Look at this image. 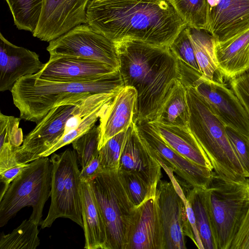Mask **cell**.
<instances>
[{"label":"cell","mask_w":249,"mask_h":249,"mask_svg":"<svg viewBox=\"0 0 249 249\" xmlns=\"http://www.w3.org/2000/svg\"><path fill=\"white\" fill-rule=\"evenodd\" d=\"M87 24L112 41L169 47L187 26L168 0H91Z\"/></svg>","instance_id":"cell-1"},{"label":"cell","mask_w":249,"mask_h":249,"mask_svg":"<svg viewBox=\"0 0 249 249\" xmlns=\"http://www.w3.org/2000/svg\"><path fill=\"white\" fill-rule=\"evenodd\" d=\"M216 64L230 80L249 68V28L224 41L214 38Z\"/></svg>","instance_id":"cell-21"},{"label":"cell","mask_w":249,"mask_h":249,"mask_svg":"<svg viewBox=\"0 0 249 249\" xmlns=\"http://www.w3.org/2000/svg\"><path fill=\"white\" fill-rule=\"evenodd\" d=\"M18 30L32 34L36 30L41 14L43 0H5Z\"/></svg>","instance_id":"cell-27"},{"label":"cell","mask_w":249,"mask_h":249,"mask_svg":"<svg viewBox=\"0 0 249 249\" xmlns=\"http://www.w3.org/2000/svg\"><path fill=\"white\" fill-rule=\"evenodd\" d=\"M230 249H249V207Z\"/></svg>","instance_id":"cell-38"},{"label":"cell","mask_w":249,"mask_h":249,"mask_svg":"<svg viewBox=\"0 0 249 249\" xmlns=\"http://www.w3.org/2000/svg\"><path fill=\"white\" fill-rule=\"evenodd\" d=\"M39 225L32 219H25L13 231L1 235L0 249H35L40 244Z\"/></svg>","instance_id":"cell-28"},{"label":"cell","mask_w":249,"mask_h":249,"mask_svg":"<svg viewBox=\"0 0 249 249\" xmlns=\"http://www.w3.org/2000/svg\"><path fill=\"white\" fill-rule=\"evenodd\" d=\"M50 58L70 56L92 59L119 68L115 44L95 31L88 24H81L49 42Z\"/></svg>","instance_id":"cell-10"},{"label":"cell","mask_w":249,"mask_h":249,"mask_svg":"<svg viewBox=\"0 0 249 249\" xmlns=\"http://www.w3.org/2000/svg\"><path fill=\"white\" fill-rule=\"evenodd\" d=\"M118 69L103 62L76 57L50 58L36 77L44 80L85 82L98 80Z\"/></svg>","instance_id":"cell-16"},{"label":"cell","mask_w":249,"mask_h":249,"mask_svg":"<svg viewBox=\"0 0 249 249\" xmlns=\"http://www.w3.org/2000/svg\"><path fill=\"white\" fill-rule=\"evenodd\" d=\"M126 249H164V231L157 195L136 208Z\"/></svg>","instance_id":"cell-18"},{"label":"cell","mask_w":249,"mask_h":249,"mask_svg":"<svg viewBox=\"0 0 249 249\" xmlns=\"http://www.w3.org/2000/svg\"><path fill=\"white\" fill-rule=\"evenodd\" d=\"M28 163H19L17 166L10 168L0 173V181L4 184V187L1 193L0 199L1 198L7 190L10 183L20 173L24 167Z\"/></svg>","instance_id":"cell-39"},{"label":"cell","mask_w":249,"mask_h":249,"mask_svg":"<svg viewBox=\"0 0 249 249\" xmlns=\"http://www.w3.org/2000/svg\"><path fill=\"white\" fill-rule=\"evenodd\" d=\"M91 0H43L39 22L33 36L49 42L74 27L87 23V8Z\"/></svg>","instance_id":"cell-14"},{"label":"cell","mask_w":249,"mask_h":249,"mask_svg":"<svg viewBox=\"0 0 249 249\" xmlns=\"http://www.w3.org/2000/svg\"><path fill=\"white\" fill-rule=\"evenodd\" d=\"M160 162L147 151L133 123L127 131L119 166V171L138 174L153 189H157L162 177Z\"/></svg>","instance_id":"cell-19"},{"label":"cell","mask_w":249,"mask_h":249,"mask_svg":"<svg viewBox=\"0 0 249 249\" xmlns=\"http://www.w3.org/2000/svg\"><path fill=\"white\" fill-rule=\"evenodd\" d=\"M169 48L178 60L200 72L187 26L178 33Z\"/></svg>","instance_id":"cell-34"},{"label":"cell","mask_w":249,"mask_h":249,"mask_svg":"<svg viewBox=\"0 0 249 249\" xmlns=\"http://www.w3.org/2000/svg\"><path fill=\"white\" fill-rule=\"evenodd\" d=\"M187 29L202 76L210 81L223 84L224 78L214 56V38L205 30L188 26Z\"/></svg>","instance_id":"cell-24"},{"label":"cell","mask_w":249,"mask_h":249,"mask_svg":"<svg viewBox=\"0 0 249 249\" xmlns=\"http://www.w3.org/2000/svg\"><path fill=\"white\" fill-rule=\"evenodd\" d=\"M230 143L244 170L249 178V137L226 126Z\"/></svg>","instance_id":"cell-36"},{"label":"cell","mask_w":249,"mask_h":249,"mask_svg":"<svg viewBox=\"0 0 249 249\" xmlns=\"http://www.w3.org/2000/svg\"><path fill=\"white\" fill-rule=\"evenodd\" d=\"M230 86L249 118V68L230 80Z\"/></svg>","instance_id":"cell-37"},{"label":"cell","mask_w":249,"mask_h":249,"mask_svg":"<svg viewBox=\"0 0 249 249\" xmlns=\"http://www.w3.org/2000/svg\"><path fill=\"white\" fill-rule=\"evenodd\" d=\"M187 26L206 30V0H168Z\"/></svg>","instance_id":"cell-30"},{"label":"cell","mask_w":249,"mask_h":249,"mask_svg":"<svg viewBox=\"0 0 249 249\" xmlns=\"http://www.w3.org/2000/svg\"><path fill=\"white\" fill-rule=\"evenodd\" d=\"M206 30L224 41L249 28V0H206Z\"/></svg>","instance_id":"cell-15"},{"label":"cell","mask_w":249,"mask_h":249,"mask_svg":"<svg viewBox=\"0 0 249 249\" xmlns=\"http://www.w3.org/2000/svg\"><path fill=\"white\" fill-rule=\"evenodd\" d=\"M124 87L119 70L97 80L63 82L44 80L36 74L22 77L10 91L21 119L36 124L53 108Z\"/></svg>","instance_id":"cell-3"},{"label":"cell","mask_w":249,"mask_h":249,"mask_svg":"<svg viewBox=\"0 0 249 249\" xmlns=\"http://www.w3.org/2000/svg\"><path fill=\"white\" fill-rule=\"evenodd\" d=\"M115 44L124 86L137 92L133 123L154 121L179 80L178 59L169 47L132 40Z\"/></svg>","instance_id":"cell-2"},{"label":"cell","mask_w":249,"mask_h":249,"mask_svg":"<svg viewBox=\"0 0 249 249\" xmlns=\"http://www.w3.org/2000/svg\"><path fill=\"white\" fill-rule=\"evenodd\" d=\"M45 64L35 52L16 46L0 33V91L11 90L22 77L39 72Z\"/></svg>","instance_id":"cell-17"},{"label":"cell","mask_w":249,"mask_h":249,"mask_svg":"<svg viewBox=\"0 0 249 249\" xmlns=\"http://www.w3.org/2000/svg\"><path fill=\"white\" fill-rule=\"evenodd\" d=\"M149 123L162 140L178 153L195 164L213 170L206 154L189 128L167 125L155 121Z\"/></svg>","instance_id":"cell-23"},{"label":"cell","mask_w":249,"mask_h":249,"mask_svg":"<svg viewBox=\"0 0 249 249\" xmlns=\"http://www.w3.org/2000/svg\"><path fill=\"white\" fill-rule=\"evenodd\" d=\"M83 100L67 102L51 109L26 136L22 145L17 150V161L28 163L40 158L41 154L63 136L68 120L74 114Z\"/></svg>","instance_id":"cell-12"},{"label":"cell","mask_w":249,"mask_h":249,"mask_svg":"<svg viewBox=\"0 0 249 249\" xmlns=\"http://www.w3.org/2000/svg\"><path fill=\"white\" fill-rule=\"evenodd\" d=\"M189 121L186 88L178 80L154 121L167 125L188 128Z\"/></svg>","instance_id":"cell-25"},{"label":"cell","mask_w":249,"mask_h":249,"mask_svg":"<svg viewBox=\"0 0 249 249\" xmlns=\"http://www.w3.org/2000/svg\"><path fill=\"white\" fill-rule=\"evenodd\" d=\"M178 68L179 80L184 86L193 87L226 126L249 137V118L231 89L224 83L207 79L200 71L180 61Z\"/></svg>","instance_id":"cell-9"},{"label":"cell","mask_w":249,"mask_h":249,"mask_svg":"<svg viewBox=\"0 0 249 249\" xmlns=\"http://www.w3.org/2000/svg\"><path fill=\"white\" fill-rule=\"evenodd\" d=\"M114 97L104 101L89 112L74 129L63 134L50 148L41 154L40 158L48 157L60 148L71 143L92 128L97 120L104 114Z\"/></svg>","instance_id":"cell-29"},{"label":"cell","mask_w":249,"mask_h":249,"mask_svg":"<svg viewBox=\"0 0 249 249\" xmlns=\"http://www.w3.org/2000/svg\"><path fill=\"white\" fill-rule=\"evenodd\" d=\"M186 188L185 196L193 210L196 226L203 249H218L203 195V189Z\"/></svg>","instance_id":"cell-26"},{"label":"cell","mask_w":249,"mask_h":249,"mask_svg":"<svg viewBox=\"0 0 249 249\" xmlns=\"http://www.w3.org/2000/svg\"><path fill=\"white\" fill-rule=\"evenodd\" d=\"M107 231V249H126L136 207L118 171H102L89 181Z\"/></svg>","instance_id":"cell-6"},{"label":"cell","mask_w":249,"mask_h":249,"mask_svg":"<svg viewBox=\"0 0 249 249\" xmlns=\"http://www.w3.org/2000/svg\"><path fill=\"white\" fill-rule=\"evenodd\" d=\"M84 249H107L106 225L95 198L89 181H82L80 185Z\"/></svg>","instance_id":"cell-22"},{"label":"cell","mask_w":249,"mask_h":249,"mask_svg":"<svg viewBox=\"0 0 249 249\" xmlns=\"http://www.w3.org/2000/svg\"><path fill=\"white\" fill-rule=\"evenodd\" d=\"M20 119L0 113V145L9 144L16 149L23 143V133L19 127Z\"/></svg>","instance_id":"cell-35"},{"label":"cell","mask_w":249,"mask_h":249,"mask_svg":"<svg viewBox=\"0 0 249 249\" xmlns=\"http://www.w3.org/2000/svg\"><path fill=\"white\" fill-rule=\"evenodd\" d=\"M51 203L47 217L41 221V229L50 227L57 218H69L83 229L80 195L81 180L76 152L67 149L53 153Z\"/></svg>","instance_id":"cell-8"},{"label":"cell","mask_w":249,"mask_h":249,"mask_svg":"<svg viewBox=\"0 0 249 249\" xmlns=\"http://www.w3.org/2000/svg\"><path fill=\"white\" fill-rule=\"evenodd\" d=\"M53 164L47 157L23 168L0 199V227L7 224L22 208L31 206L30 219L40 225L45 202L51 195Z\"/></svg>","instance_id":"cell-7"},{"label":"cell","mask_w":249,"mask_h":249,"mask_svg":"<svg viewBox=\"0 0 249 249\" xmlns=\"http://www.w3.org/2000/svg\"><path fill=\"white\" fill-rule=\"evenodd\" d=\"M135 207L156 196L153 189L138 174L130 171H118Z\"/></svg>","instance_id":"cell-31"},{"label":"cell","mask_w":249,"mask_h":249,"mask_svg":"<svg viewBox=\"0 0 249 249\" xmlns=\"http://www.w3.org/2000/svg\"><path fill=\"white\" fill-rule=\"evenodd\" d=\"M164 231V249H186L185 236L194 242L185 205L172 182L160 180L157 189Z\"/></svg>","instance_id":"cell-13"},{"label":"cell","mask_w":249,"mask_h":249,"mask_svg":"<svg viewBox=\"0 0 249 249\" xmlns=\"http://www.w3.org/2000/svg\"><path fill=\"white\" fill-rule=\"evenodd\" d=\"M202 192L218 249H230L249 207V179L214 171Z\"/></svg>","instance_id":"cell-5"},{"label":"cell","mask_w":249,"mask_h":249,"mask_svg":"<svg viewBox=\"0 0 249 249\" xmlns=\"http://www.w3.org/2000/svg\"><path fill=\"white\" fill-rule=\"evenodd\" d=\"M102 171L98 156L94 158L85 167L82 168L80 178L82 181H89Z\"/></svg>","instance_id":"cell-40"},{"label":"cell","mask_w":249,"mask_h":249,"mask_svg":"<svg viewBox=\"0 0 249 249\" xmlns=\"http://www.w3.org/2000/svg\"><path fill=\"white\" fill-rule=\"evenodd\" d=\"M127 131L114 136L99 149L98 157L102 171H118Z\"/></svg>","instance_id":"cell-33"},{"label":"cell","mask_w":249,"mask_h":249,"mask_svg":"<svg viewBox=\"0 0 249 249\" xmlns=\"http://www.w3.org/2000/svg\"><path fill=\"white\" fill-rule=\"evenodd\" d=\"M189 111L188 127L217 173L233 179L249 178L228 137L226 126L207 101L190 86H184Z\"/></svg>","instance_id":"cell-4"},{"label":"cell","mask_w":249,"mask_h":249,"mask_svg":"<svg viewBox=\"0 0 249 249\" xmlns=\"http://www.w3.org/2000/svg\"><path fill=\"white\" fill-rule=\"evenodd\" d=\"M137 92L134 88L123 87L99 119V149L111 138L126 130L133 123Z\"/></svg>","instance_id":"cell-20"},{"label":"cell","mask_w":249,"mask_h":249,"mask_svg":"<svg viewBox=\"0 0 249 249\" xmlns=\"http://www.w3.org/2000/svg\"><path fill=\"white\" fill-rule=\"evenodd\" d=\"M138 134L149 153L165 164L179 178L183 186L205 189L211 182L213 170L195 164L171 148L147 121L134 123Z\"/></svg>","instance_id":"cell-11"},{"label":"cell","mask_w":249,"mask_h":249,"mask_svg":"<svg viewBox=\"0 0 249 249\" xmlns=\"http://www.w3.org/2000/svg\"><path fill=\"white\" fill-rule=\"evenodd\" d=\"M100 136L99 125H94L71 142L73 149L77 153L78 160L82 168L99 155Z\"/></svg>","instance_id":"cell-32"}]
</instances>
